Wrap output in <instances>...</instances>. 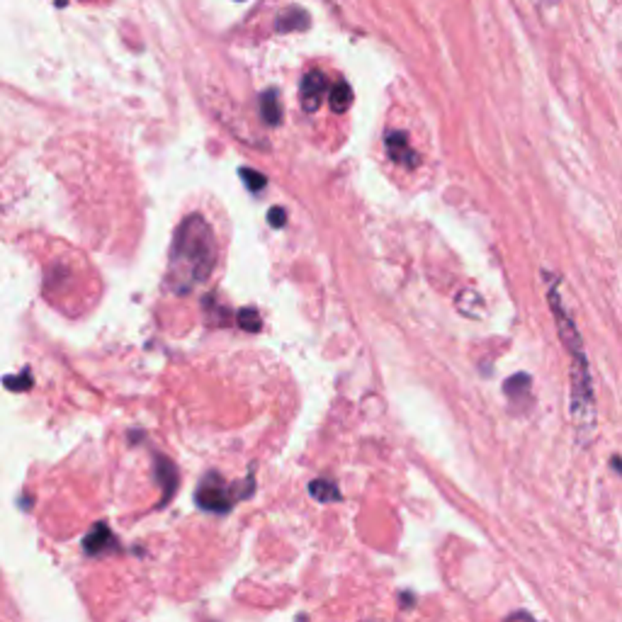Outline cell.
I'll use <instances>...</instances> for the list:
<instances>
[{"label":"cell","instance_id":"cell-14","mask_svg":"<svg viewBox=\"0 0 622 622\" xmlns=\"http://www.w3.org/2000/svg\"><path fill=\"white\" fill-rule=\"evenodd\" d=\"M270 214H272V217H270V222L275 224V226H277V224H280V222H285V212H282V209H277V207H275Z\"/></svg>","mask_w":622,"mask_h":622},{"label":"cell","instance_id":"cell-3","mask_svg":"<svg viewBox=\"0 0 622 622\" xmlns=\"http://www.w3.org/2000/svg\"><path fill=\"white\" fill-rule=\"evenodd\" d=\"M326 88H328V83H326V75L321 73V71H309L307 75H304L302 80V105L307 112H316L321 105V100H324L326 95Z\"/></svg>","mask_w":622,"mask_h":622},{"label":"cell","instance_id":"cell-8","mask_svg":"<svg viewBox=\"0 0 622 622\" xmlns=\"http://www.w3.org/2000/svg\"><path fill=\"white\" fill-rule=\"evenodd\" d=\"M350 102H352V91L348 83L333 86V91H331V107H333L335 112H346L348 107H350Z\"/></svg>","mask_w":622,"mask_h":622},{"label":"cell","instance_id":"cell-11","mask_svg":"<svg viewBox=\"0 0 622 622\" xmlns=\"http://www.w3.org/2000/svg\"><path fill=\"white\" fill-rule=\"evenodd\" d=\"M107 540H110V532H107L105 527H97L91 537H86V549H91V552H100V549H105Z\"/></svg>","mask_w":622,"mask_h":622},{"label":"cell","instance_id":"cell-10","mask_svg":"<svg viewBox=\"0 0 622 622\" xmlns=\"http://www.w3.org/2000/svg\"><path fill=\"white\" fill-rule=\"evenodd\" d=\"M311 494H314L319 501H335L341 496L331 481H314V484H311Z\"/></svg>","mask_w":622,"mask_h":622},{"label":"cell","instance_id":"cell-4","mask_svg":"<svg viewBox=\"0 0 622 622\" xmlns=\"http://www.w3.org/2000/svg\"><path fill=\"white\" fill-rule=\"evenodd\" d=\"M197 503L202 505V508H207V511H229L231 508V499H229V486L224 484H209L207 481H202V486L197 489Z\"/></svg>","mask_w":622,"mask_h":622},{"label":"cell","instance_id":"cell-7","mask_svg":"<svg viewBox=\"0 0 622 622\" xmlns=\"http://www.w3.org/2000/svg\"><path fill=\"white\" fill-rule=\"evenodd\" d=\"M503 392H505V396H511L513 401L523 399V396L530 394V377H527V374H513L511 379H505Z\"/></svg>","mask_w":622,"mask_h":622},{"label":"cell","instance_id":"cell-16","mask_svg":"<svg viewBox=\"0 0 622 622\" xmlns=\"http://www.w3.org/2000/svg\"><path fill=\"white\" fill-rule=\"evenodd\" d=\"M540 5H552V3H557V0H537Z\"/></svg>","mask_w":622,"mask_h":622},{"label":"cell","instance_id":"cell-9","mask_svg":"<svg viewBox=\"0 0 622 622\" xmlns=\"http://www.w3.org/2000/svg\"><path fill=\"white\" fill-rule=\"evenodd\" d=\"M263 117L267 119V124H277L280 122V105H277V95L275 91H267L263 95Z\"/></svg>","mask_w":622,"mask_h":622},{"label":"cell","instance_id":"cell-12","mask_svg":"<svg viewBox=\"0 0 622 622\" xmlns=\"http://www.w3.org/2000/svg\"><path fill=\"white\" fill-rule=\"evenodd\" d=\"M239 321H241V326H246L248 331H258V328H261V319L253 314V309H246L243 314H241Z\"/></svg>","mask_w":622,"mask_h":622},{"label":"cell","instance_id":"cell-2","mask_svg":"<svg viewBox=\"0 0 622 622\" xmlns=\"http://www.w3.org/2000/svg\"><path fill=\"white\" fill-rule=\"evenodd\" d=\"M217 261V243L209 224L202 217H187L173 241L171 250V285L178 292H190L209 277Z\"/></svg>","mask_w":622,"mask_h":622},{"label":"cell","instance_id":"cell-5","mask_svg":"<svg viewBox=\"0 0 622 622\" xmlns=\"http://www.w3.org/2000/svg\"><path fill=\"white\" fill-rule=\"evenodd\" d=\"M387 154L392 156V160L401 165H416L418 158H416L414 149L409 146V136L404 132H392L387 136Z\"/></svg>","mask_w":622,"mask_h":622},{"label":"cell","instance_id":"cell-13","mask_svg":"<svg viewBox=\"0 0 622 622\" xmlns=\"http://www.w3.org/2000/svg\"><path fill=\"white\" fill-rule=\"evenodd\" d=\"M241 176H243V180L248 182V185H250V190H253V192H256V190H261V187L265 185V180H263V178L258 176L256 171H243V173H241Z\"/></svg>","mask_w":622,"mask_h":622},{"label":"cell","instance_id":"cell-15","mask_svg":"<svg viewBox=\"0 0 622 622\" xmlns=\"http://www.w3.org/2000/svg\"><path fill=\"white\" fill-rule=\"evenodd\" d=\"M610 464H612V469H615L617 474H622V459H620V457H612V459H610Z\"/></svg>","mask_w":622,"mask_h":622},{"label":"cell","instance_id":"cell-1","mask_svg":"<svg viewBox=\"0 0 622 622\" xmlns=\"http://www.w3.org/2000/svg\"><path fill=\"white\" fill-rule=\"evenodd\" d=\"M542 280L549 282V289H547L549 309H552L554 324H557L559 341H562L564 350L569 352V360H571L569 399H571V420H574V431H576V438H579L581 445H588L593 433H596L598 414H596V394H593V379H590V367H588V357H586L584 338H581L574 319H571L566 307H564L562 297H559V292H557V280L549 275V270H542Z\"/></svg>","mask_w":622,"mask_h":622},{"label":"cell","instance_id":"cell-6","mask_svg":"<svg viewBox=\"0 0 622 622\" xmlns=\"http://www.w3.org/2000/svg\"><path fill=\"white\" fill-rule=\"evenodd\" d=\"M455 307H457L459 314L467 316V319L481 321L486 316L484 299L479 297V292H474V289H462V292L455 297Z\"/></svg>","mask_w":622,"mask_h":622}]
</instances>
